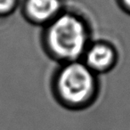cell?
<instances>
[{
    "mask_svg": "<svg viewBox=\"0 0 130 130\" xmlns=\"http://www.w3.org/2000/svg\"><path fill=\"white\" fill-rule=\"evenodd\" d=\"M90 31L78 13L65 9L43 28L42 47L45 54L59 64L79 61L87 49Z\"/></svg>",
    "mask_w": 130,
    "mask_h": 130,
    "instance_id": "1",
    "label": "cell"
},
{
    "mask_svg": "<svg viewBox=\"0 0 130 130\" xmlns=\"http://www.w3.org/2000/svg\"><path fill=\"white\" fill-rule=\"evenodd\" d=\"M51 91L62 107L71 110H83L96 96L95 73L81 60L60 64L52 77Z\"/></svg>",
    "mask_w": 130,
    "mask_h": 130,
    "instance_id": "2",
    "label": "cell"
},
{
    "mask_svg": "<svg viewBox=\"0 0 130 130\" xmlns=\"http://www.w3.org/2000/svg\"><path fill=\"white\" fill-rule=\"evenodd\" d=\"M24 19L30 24L44 28L65 10L63 0H22Z\"/></svg>",
    "mask_w": 130,
    "mask_h": 130,
    "instance_id": "3",
    "label": "cell"
},
{
    "mask_svg": "<svg viewBox=\"0 0 130 130\" xmlns=\"http://www.w3.org/2000/svg\"><path fill=\"white\" fill-rule=\"evenodd\" d=\"M115 55L110 45L98 42L88 45L81 61L94 73L103 72L113 65Z\"/></svg>",
    "mask_w": 130,
    "mask_h": 130,
    "instance_id": "4",
    "label": "cell"
},
{
    "mask_svg": "<svg viewBox=\"0 0 130 130\" xmlns=\"http://www.w3.org/2000/svg\"><path fill=\"white\" fill-rule=\"evenodd\" d=\"M20 5V0H0V18H6L12 15Z\"/></svg>",
    "mask_w": 130,
    "mask_h": 130,
    "instance_id": "5",
    "label": "cell"
},
{
    "mask_svg": "<svg viewBox=\"0 0 130 130\" xmlns=\"http://www.w3.org/2000/svg\"><path fill=\"white\" fill-rule=\"evenodd\" d=\"M124 6L127 8L128 10H130V0H122Z\"/></svg>",
    "mask_w": 130,
    "mask_h": 130,
    "instance_id": "6",
    "label": "cell"
}]
</instances>
